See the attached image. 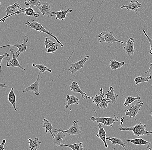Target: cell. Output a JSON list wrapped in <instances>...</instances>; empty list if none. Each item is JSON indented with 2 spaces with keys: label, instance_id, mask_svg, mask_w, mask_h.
Returning <instances> with one entry per match:
<instances>
[{
  "label": "cell",
  "instance_id": "cell-1",
  "mask_svg": "<svg viewBox=\"0 0 152 150\" xmlns=\"http://www.w3.org/2000/svg\"><path fill=\"white\" fill-rule=\"evenodd\" d=\"M147 126L144 124H142L141 122L139 124H137L136 125L133 127H121L119 128L118 130L119 131H128L132 132L133 134L135 135L137 137H140L141 136L149 135L152 134V131H146Z\"/></svg>",
  "mask_w": 152,
  "mask_h": 150
},
{
  "label": "cell",
  "instance_id": "cell-2",
  "mask_svg": "<svg viewBox=\"0 0 152 150\" xmlns=\"http://www.w3.org/2000/svg\"><path fill=\"white\" fill-rule=\"evenodd\" d=\"M27 27L30 29H34V30H37V31H39V33L40 34L41 33H45V34H48L49 35L50 37H52L56 41L57 43L59 44L60 45L61 47H64V45L61 42L58 40L56 36H54L52 33H50V32L47 30L40 23L36 21L35 20H33L32 22H29L27 21V23H25Z\"/></svg>",
  "mask_w": 152,
  "mask_h": 150
},
{
  "label": "cell",
  "instance_id": "cell-3",
  "mask_svg": "<svg viewBox=\"0 0 152 150\" xmlns=\"http://www.w3.org/2000/svg\"><path fill=\"white\" fill-rule=\"evenodd\" d=\"M114 33L109 31H103L99 34L98 38L99 43L106 42L108 43H113L115 42H120L124 44L123 42L119 40L114 37Z\"/></svg>",
  "mask_w": 152,
  "mask_h": 150
},
{
  "label": "cell",
  "instance_id": "cell-4",
  "mask_svg": "<svg viewBox=\"0 0 152 150\" xmlns=\"http://www.w3.org/2000/svg\"><path fill=\"white\" fill-rule=\"evenodd\" d=\"M114 118L111 117H100L92 116L89 119V120L97 123H102L105 126H111L113 127L114 123L118 121V117L116 116H114Z\"/></svg>",
  "mask_w": 152,
  "mask_h": 150
},
{
  "label": "cell",
  "instance_id": "cell-5",
  "mask_svg": "<svg viewBox=\"0 0 152 150\" xmlns=\"http://www.w3.org/2000/svg\"><path fill=\"white\" fill-rule=\"evenodd\" d=\"M79 121L78 120H75L73 122V125L69 129L67 130H63L60 129H56V130L52 131L53 133H56L57 132H61L66 133L70 135H80L81 133L82 128L80 126H79L78 123Z\"/></svg>",
  "mask_w": 152,
  "mask_h": 150
},
{
  "label": "cell",
  "instance_id": "cell-6",
  "mask_svg": "<svg viewBox=\"0 0 152 150\" xmlns=\"http://www.w3.org/2000/svg\"><path fill=\"white\" fill-rule=\"evenodd\" d=\"M28 37L26 36H24L23 42L22 44H9L7 45H3L0 47V48H2L4 47H8V46H14L17 47L18 48V51L16 52L15 55L17 58L19 57L20 54L22 53H25L26 51L28 45H26L27 42L28 41Z\"/></svg>",
  "mask_w": 152,
  "mask_h": 150
},
{
  "label": "cell",
  "instance_id": "cell-7",
  "mask_svg": "<svg viewBox=\"0 0 152 150\" xmlns=\"http://www.w3.org/2000/svg\"><path fill=\"white\" fill-rule=\"evenodd\" d=\"M143 105V103L141 101H138L135 102L134 105H132L130 109L128 110H125V115L127 116H129V119H131L132 117L134 118L140 110V107Z\"/></svg>",
  "mask_w": 152,
  "mask_h": 150
},
{
  "label": "cell",
  "instance_id": "cell-8",
  "mask_svg": "<svg viewBox=\"0 0 152 150\" xmlns=\"http://www.w3.org/2000/svg\"><path fill=\"white\" fill-rule=\"evenodd\" d=\"M90 56L89 55H86L85 57L83 59H82L79 61H77L76 63L73 64L70 68L64 70V71H66V70H69L71 73V75L76 73L79 70L84 67V65L85 62L88 60V59L90 58Z\"/></svg>",
  "mask_w": 152,
  "mask_h": 150
},
{
  "label": "cell",
  "instance_id": "cell-9",
  "mask_svg": "<svg viewBox=\"0 0 152 150\" xmlns=\"http://www.w3.org/2000/svg\"><path fill=\"white\" fill-rule=\"evenodd\" d=\"M40 73H39L38 75V78L37 80L35 82L31 84L29 87H26L24 90L23 91V93H25L27 92H33L36 95H39L40 94V92L39 91V87L40 81Z\"/></svg>",
  "mask_w": 152,
  "mask_h": 150
},
{
  "label": "cell",
  "instance_id": "cell-10",
  "mask_svg": "<svg viewBox=\"0 0 152 150\" xmlns=\"http://www.w3.org/2000/svg\"><path fill=\"white\" fill-rule=\"evenodd\" d=\"M10 51L12 54L13 58H12V59L10 60L9 57H6L7 59V66L8 67H12V68L18 67V68L23 69V70H26V69L22 67L20 64L19 63L17 57L16 56V55H15V53H14V49L13 48H11L10 49Z\"/></svg>",
  "mask_w": 152,
  "mask_h": 150
},
{
  "label": "cell",
  "instance_id": "cell-11",
  "mask_svg": "<svg viewBox=\"0 0 152 150\" xmlns=\"http://www.w3.org/2000/svg\"><path fill=\"white\" fill-rule=\"evenodd\" d=\"M134 40L132 38H130L126 41L125 46L124 47V49L125 51V53L132 58L133 55L134 53Z\"/></svg>",
  "mask_w": 152,
  "mask_h": 150
},
{
  "label": "cell",
  "instance_id": "cell-12",
  "mask_svg": "<svg viewBox=\"0 0 152 150\" xmlns=\"http://www.w3.org/2000/svg\"><path fill=\"white\" fill-rule=\"evenodd\" d=\"M68 87H70L71 91L74 92V93H80L82 97L84 99H91V97L87 96L85 92L82 91L77 83L75 82V81H73L71 85L68 86Z\"/></svg>",
  "mask_w": 152,
  "mask_h": 150
},
{
  "label": "cell",
  "instance_id": "cell-13",
  "mask_svg": "<svg viewBox=\"0 0 152 150\" xmlns=\"http://www.w3.org/2000/svg\"><path fill=\"white\" fill-rule=\"evenodd\" d=\"M20 5L18 3H15L13 5H8V7H7L6 10H5V12L7 13L5 17L0 20V21L4 22L5 20L7 18H9L10 15L14 14L16 12L17 9H20Z\"/></svg>",
  "mask_w": 152,
  "mask_h": 150
},
{
  "label": "cell",
  "instance_id": "cell-14",
  "mask_svg": "<svg viewBox=\"0 0 152 150\" xmlns=\"http://www.w3.org/2000/svg\"><path fill=\"white\" fill-rule=\"evenodd\" d=\"M37 7L40 10V12L42 14V16H44L45 14H47V16L51 18L54 17L52 11H51L50 5L48 3L42 2V4Z\"/></svg>",
  "mask_w": 152,
  "mask_h": 150
},
{
  "label": "cell",
  "instance_id": "cell-15",
  "mask_svg": "<svg viewBox=\"0 0 152 150\" xmlns=\"http://www.w3.org/2000/svg\"><path fill=\"white\" fill-rule=\"evenodd\" d=\"M141 4L139 3L137 1H132L130 2L128 5L125 6L124 5L120 7V10L126 8L128 10H132L135 12L137 14V9L141 6Z\"/></svg>",
  "mask_w": 152,
  "mask_h": 150
},
{
  "label": "cell",
  "instance_id": "cell-16",
  "mask_svg": "<svg viewBox=\"0 0 152 150\" xmlns=\"http://www.w3.org/2000/svg\"><path fill=\"white\" fill-rule=\"evenodd\" d=\"M57 133H53L54 135V138H53L52 141L53 143L56 145L57 147L59 146V145L61 143H62L63 140L64 138H66V134L64 132H57Z\"/></svg>",
  "mask_w": 152,
  "mask_h": 150
},
{
  "label": "cell",
  "instance_id": "cell-17",
  "mask_svg": "<svg viewBox=\"0 0 152 150\" xmlns=\"http://www.w3.org/2000/svg\"><path fill=\"white\" fill-rule=\"evenodd\" d=\"M104 95L106 96V99H109L112 101L113 105H114L118 100V95L115 94L113 87H109V91L106 94H104Z\"/></svg>",
  "mask_w": 152,
  "mask_h": 150
},
{
  "label": "cell",
  "instance_id": "cell-18",
  "mask_svg": "<svg viewBox=\"0 0 152 150\" xmlns=\"http://www.w3.org/2000/svg\"><path fill=\"white\" fill-rule=\"evenodd\" d=\"M99 132L97 134H96L97 137L98 138H99L102 140L103 141L104 143V147L106 148H108V145H107V143H106V132L104 129V128L102 126L101 124H98Z\"/></svg>",
  "mask_w": 152,
  "mask_h": 150
},
{
  "label": "cell",
  "instance_id": "cell-19",
  "mask_svg": "<svg viewBox=\"0 0 152 150\" xmlns=\"http://www.w3.org/2000/svg\"><path fill=\"white\" fill-rule=\"evenodd\" d=\"M28 139L29 148L30 150H37L39 149L42 142L39 140V138H36L34 140H32L30 138H28Z\"/></svg>",
  "mask_w": 152,
  "mask_h": 150
},
{
  "label": "cell",
  "instance_id": "cell-20",
  "mask_svg": "<svg viewBox=\"0 0 152 150\" xmlns=\"http://www.w3.org/2000/svg\"><path fill=\"white\" fill-rule=\"evenodd\" d=\"M72 11L73 10L71 9L67 8L66 10H61L57 12H52V13L53 15H56V19L63 20L66 18V14L71 13Z\"/></svg>",
  "mask_w": 152,
  "mask_h": 150
},
{
  "label": "cell",
  "instance_id": "cell-21",
  "mask_svg": "<svg viewBox=\"0 0 152 150\" xmlns=\"http://www.w3.org/2000/svg\"><path fill=\"white\" fill-rule=\"evenodd\" d=\"M66 100L67 101V104L65 106V108L66 109H69V107H70V105H72V104H77L79 105V99L78 98L75 96L74 95H67V96L66 97Z\"/></svg>",
  "mask_w": 152,
  "mask_h": 150
},
{
  "label": "cell",
  "instance_id": "cell-22",
  "mask_svg": "<svg viewBox=\"0 0 152 150\" xmlns=\"http://www.w3.org/2000/svg\"><path fill=\"white\" fill-rule=\"evenodd\" d=\"M8 100L9 102L12 104L13 106V108H14V110L15 111H17L18 110L17 107H16V102L17 100V97H16V94L14 92V88L12 87L9 94L8 96Z\"/></svg>",
  "mask_w": 152,
  "mask_h": 150
},
{
  "label": "cell",
  "instance_id": "cell-23",
  "mask_svg": "<svg viewBox=\"0 0 152 150\" xmlns=\"http://www.w3.org/2000/svg\"><path fill=\"white\" fill-rule=\"evenodd\" d=\"M43 122V128H44L45 130V132L46 133H50L52 135L53 138H54V134L52 131L53 129V127L52 126V123L48 121L46 119H44L42 121Z\"/></svg>",
  "mask_w": 152,
  "mask_h": 150
},
{
  "label": "cell",
  "instance_id": "cell-24",
  "mask_svg": "<svg viewBox=\"0 0 152 150\" xmlns=\"http://www.w3.org/2000/svg\"><path fill=\"white\" fill-rule=\"evenodd\" d=\"M103 93V89L101 88L100 92L98 94L94 97H91V99L93 100V102L96 104L97 107H99L100 103L102 100V94Z\"/></svg>",
  "mask_w": 152,
  "mask_h": 150
},
{
  "label": "cell",
  "instance_id": "cell-25",
  "mask_svg": "<svg viewBox=\"0 0 152 150\" xmlns=\"http://www.w3.org/2000/svg\"><path fill=\"white\" fill-rule=\"evenodd\" d=\"M124 65H125V62L124 61L119 62L116 60H111L110 61L109 66H110V69L112 70L119 69L121 68L122 66H124Z\"/></svg>",
  "mask_w": 152,
  "mask_h": 150
},
{
  "label": "cell",
  "instance_id": "cell-26",
  "mask_svg": "<svg viewBox=\"0 0 152 150\" xmlns=\"http://www.w3.org/2000/svg\"><path fill=\"white\" fill-rule=\"evenodd\" d=\"M126 142H131L134 145H143L147 144H151V143L149 141L144 140L141 138H135V139H129L126 140Z\"/></svg>",
  "mask_w": 152,
  "mask_h": 150
},
{
  "label": "cell",
  "instance_id": "cell-27",
  "mask_svg": "<svg viewBox=\"0 0 152 150\" xmlns=\"http://www.w3.org/2000/svg\"><path fill=\"white\" fill-rule=\"evenodd\" d=\"M106 139L107 140H110L111 141V143L113 145H121L123 147L124 149V150L126 149H125V143H124L121 139L120 138H117L113 137V138H110V137H106Z\"/></svg>",
  "mask_w": 152,
  "mask_h": 150
},
{
  "label": "cell",
  "instance_id": "cell-28",
  "mask_svg": "<svg viewBox=\"0 0 152 150\" xmlns=\"http://www.w3.org/2000/svg\"><path fill=\"white\" fill-rule=\"evenodd\" d=\"M59 146H61V147L64 146V147H69L73 150H83V142H82L79 143H75V144L71 145H64V144H63L62 143H61L59 145Z\"/></svg>",
  "mask_w": 152,
  "mask_h": 150
},
{
  "label": "cell",
  "instance_id": "cell-29",
  "mask_svg": "<svg viewBox=\"0 0 152 150\" xmlns=\"http://www.w3.org/2000/svg\"><path fill=\"white\" fill-rule=\"evenodd\" d=\"M24 15L26 16H31V17H34L36 18H38L39 17L40 13H36L35 11L33 10L32 7H30L28 8H24Z\"/></svg>",
  "mask_w": 152,
  "mask_h": 150
},
{
  "label": "cell",
  "instance_id": "cell-30",
  "mask_svg": "<svg viewBox=\"0 0 152 150\" xmlns=\"http://www.w3.org/2000/svg\"><path fill=\"white\" fill-rule=\"evenodd\" d=\"M42 3V2L40 0H25V4L29 6L30 7L33 8L34 6L38 7Z\"/></svg>",
  "mask_w": 152,
  "mask_h": 150
},
{
  "label": "cell",
  "instance_id": "cell-31",
  "mask_svg": "<svg viewBox=\"0 0 152 150\" xmlns=\"http://www.w3.org/2000/svg\"><path fill=\"white\" fill-rule=\"evenodd\" d=\"M141 97L138 96L137 97H125V101L124 102L123 104L125 107L129 106L131 103L136 100H140Z\"/></svg>",
  "mask_w": 152,
  "mask_h": 150
},
{
  "label": "cell",
  "instance_id": "cell-32",
  "mask_svg": "<svg viewBox=\"0 0 152 150\" xmlns=\"http://www.w3.org/2000/svg\"><path fill=\"white\" fill-rule=\"evenodd\" d=\"M32 65L34 68H37L39 70L40 72L44 73L46 71L50 73L52 72V71L51 69H49L47 67H46L44 64H36L33 63Z\"/></svg>",
  "mask_w": 152,
  "mask_h": 150
},
{
  "label": "cell",
  "instance_id": "cell-33",
  "mask_svg": "<svg viewBox=\"0 0 152 150\" xmlns=\"http://www.w3.org/2000/svg\"><path fill=\"white\" fill-rule=\"evenodd\" d=\"M152 77L151 76L149 75L147 76L146 78H143L141 76L137 77L134 79V81L135 82L136 85H137L139 83H140L144 82H148L149 80L152 79Z\"/></svg>",
  "mask_w": 152,
  "mask_h": 150
},
{
  "label": "cell",
  "instance_id": "cell-34",
  "mask_svg": "<svg viewBox=\"0 0 152 150\" xmlns=\"http://www.w3.org/2000/svg\"><path fill=\"white\" fill-rule=\"evenodd\" d=\"M102 100L101 102L100 103L99 107H98L99 108H101V109H106L108 107V104L109 102H112V101L108 99H105L104 98V93H103L102 94Z\"/></svg>",
  "mask_w": 152,
  "mask_h": 150
},
{
  "label": "cell",
  "instance_id": "cell-35",
  "mask_svg": "<svg viewBox=\"0 0 152 150\" xmlns=\"http://www.w3.org/2000/svg\"><path fill=\"white\" fill-rule=\"evenodd\" d=\"M44 45L45 48H48L51 46L55 45L56 43L51 40L49 38L45 37L44 40Z\"/></svg>",
  "mask_w": 152,
  "mask_h": 150
},
{
  "label": "cell",
  "instance_id": "cell-36",
  "mask_svg": "<svg viewBox=\"0 0 152 150\" xmlns=\"http://www.w3.org/2000/svg\"><path fill=\"white\" fill-rule=\"evenodd\" d=\"M58 49V45H55L51 46L49 48H48V50L45 52L46 53H54L55 52H56L57 49Z\"/></svg>",
  "mask_w": 152,
  "mask_h": 150
},
{
  "label": "cell",
  "instance_id": "cell-37",
  "mask_svg": "<svg viewBox=\"0 0 152 150\" xmlns=\"http://www.w3.org/2000/svg\"><path fill=\"white\" fill-rule=\"evenodd\" d=\"M142 32L144 33V35L146 36V37L148 39V41H149V43H150V46H151V48H150V54L151 55H152V39H151L149 36L147 35V33H146V31L144 30H142Z\"/></svg>",
  "mask_w": 152,
  "mask_h": 150
},
{
  "label": "cell",
  "instance_id": "cell-38",
  "mask_svg": "<svg viewBox=\"0 0 152 150\" xmlns=\"http://www.w3.org/2000/svg\"><path fill=\"white\" fill-rule=\"evenodd\" d=\"M10 57V55L7 53H5L4 55H2V56H0V65H1V68L2 65L1 63L3 59L5 57Z\"/></svg>",
  "mask_w": 152,
  "mask_h": 150
},
{
  "label": "cell",
  "instance_id": "cell-39",
  "mask_svg": "<svg viewBox=\"0 0 152 150\" xmlns=\"http://www.w3.org/2000/svg\"><path fill=\"white\" fill-rule=\"evenodd\" d=\"M6 141V140L5 139H4V140H3L2 141V143H1V145H0V150H5L4 145L5 144Z\"/></svg>",
  "mask_w": 152,
  "mask_h": 150
},
{
  "label": "cell",
  "instance_id": "cell-40",
  "mask_svg": "<svg viewBox=\"0 0 152 150\" xmlns=\"http://www.w3.org/2000/svg\"><path fill=\"white\" fill-rule=\"evenodd\" d=\"M147 73H149L150 75H152V63L150 64V67L149 70L147 72L143 73V74H147Z\"/></svg>",
  "mask_w": 152,
  "mask_h": 150
},
{
  "label": "cell",
  "instance_id": "cell-41",
  "mask_svg": "<svg viewBox=\"0 0 152 150\" xmlns=\"http://www.w3.org/2000/svg\"><path fill=\"white\" fill-rule=\"evenodd\" d=\"M0 87H3V88H8V87L7 84L2 83H1V84H0Z\"/></svg>",
  "mask_w": 152,
  "mask_h": 150
},
{
  "label": "cell",
  "instance_id": "cell-42",
  "mask_svg": "<svg viewBox=\"0 0 152 150\" xmlns=\"http://www.w3.org/2000/svg\"><path fill=\"white\" fill-rule=\"evenodd\" d=\"M150 114L151 115V116H152V110L151 111V113H150Z\"/></svg>",
  "mask_w": 152,
  "mask_h": 150
},
{
  "label": "cell",
  "instance_id": "cell-43",
  "mask_svg": "<svg viewBox=\"0 0 152 150\" xmlns=\"http://www.w3.org/2000/svg\"><path fill=\"white\" fill-rule=\"evenodd\" d=\"M119 1H121V0H119Z\"/></svg>",
  "mask_w": 152,
  "mask_h": 150
}]
</instances>
